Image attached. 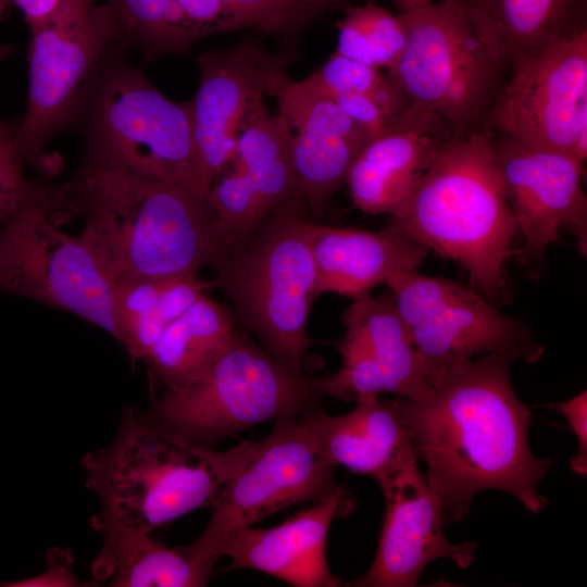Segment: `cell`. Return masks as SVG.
<instances>
[{
	"instance_id": "6da1fadb",
	"label": "cell",
	"mask_w": 587,
	"mask_h": 587,
	"mask_svg": "<svg viewBox=\"0 0 587 587\" xmlns=\"http://www.w3.org/2000/svg\"><path fill=\"white\" fill-rule=\"evenodd\" d=\"M520 359L498 351L452 367L416 398H394L424 476L438 499L444 524L462 521L476 494L501 490L530 513L547 499L538 491L552 460L533 454L527 439L529 408L510 380Z\"/></svg>"
},
{
	"instance_id": "7a4b0ae2",
	"label": "cell",
	"mask_w": 587,
	"mask_h": 587,
	"mask_svg": "<svg viewBox=\"0 0 587 587\" xmlns=\"http://www.w3.org/2000/svg\"><path fill=\"white\" fill-rule=\"evenodd\" d=\"M51 191L59 212L83 218L78 235L112 284L197 274L234 250L207 199L171 182L83 160Z\"/></svg>"
},
{
	"instance_id": "3957f363",
	"label": "cell",
	"mask_w": 587,
	"mask_h": 587,
	"mask_svg": "<svg viewBox=\"0 0 587 587\" xmlns=\"http://www.w3.org/2000/svg\"><path fill=\"white\" fill-rule=\"evenodd\" d=\"M255 449L257 442L243 440L217 451L159 428L143 419L140 409L127 407L113 440L82 459L86 487L100 502L90 524L99 533H152L211 507Z\"/></svg>"
},
{
	"instance_id": "277c9868",
	"label": "cell",
	"mask_w": 587,
	"mask_h": 587,
	"mask_svg": "<svg viewBox=\"0 0 587 587\" xmlns=\"http://www.w3.org/2000/svg\"><path fill=\"white\" fill-rule=\"evenodd\" d=\"M398 232L461 265L490 301L517 255V226L504 196L494 133L483 127L446 143L405 204L389 216Z\"/></svg>"
},
{
	"instance_id": "5b68a950",
	"label": "cell",
	"mask_w": 587,
	"mask_h": 587,
	"mask_svg": "<svg viewBox=\"0 0 587 587\" xmlns=\"http://www.w3.org/2000/svg\"><path fill=\"white\" fill-rule=\"evenodd\" d=\"M321 378H305L238 330L200 378L163 391L142 411L150 424L191 442L214 444L258 424L317 408Z\"/></svg>"
},
{
	"instance_id": "8992f818",
	"label": "cell",
	"mask_w": 587,
	"mask_h": 587,
	"mask_svg": "<svg viewBox=\"0 0 587 587\" xmlns=\"http://www.w3.org/2000/svg\"><path fill=\"white\" fill-rule=\"evenodd\" d=\"M27 105L13 142L25 163L47 165L45 148L77 126L105 67L126 49L108 8L98 0H60L27 23Z\"/></svg>"
},
{
	"instance_id": "52a82bcc",
	"label": "cell",
	"mask_w": 587,
	"mask_h": 587,
	"mask_svg": "<svg viewBox=\"0 0 587 587\" xmlns=\"http://www.w3.org/2000/svg\"><path fill=\"white\" fill-rule=\"evenodd\" d=\"M77 126L84 160L171 182L201 199L190 102L165 97L121 55L105 67Z\"/></svg>"
},
{
	"instance_id": "ba28073f",
	"label": "cell",
	"mask_w": 587,
	"mask_h": 587,
	"mask_svg": "<svg viewBox=\"0 0 587 587\" xmlns=\"http://www.w3.org/2000/svg\"><path fill=\"white\" fill-rule=\"evenodd\" d=\"M405 45L387 78L405 98L446 121L455 137L486 123L502 68L483 43L463 0L400 12Z\"/></svg>"
},
{
	"instance_id": "9c48e42d",
	"label": "cell",
	"mask_w": 587,
	"mask_h": 587,
	"mask_svg": "<svg viewBox=\"0 0 587 587\" xmlns=\"http://www.w3.org/2000/svg\"><path fill=\"white\" fill-rule=\"evenodd\" d=\"M298 213L267 216L253 236L215 267L214 288L234 303L263 348L298 374L310 340L316 272Z\"/></svg>"
},
{
	"instance_id": "30bf717a",
	"label": "cell",
	"mask_w": 587,
	"mask_h": 587,
	"mask_svg": "<svg viewBox=\"0 0 587 587\" xmlns=\"http://www.w3.org/2000/svg\"><path fill=\"white\" fill-rule=\"evenodd\" d=\"M40 186L0 230V291L71 312L116 338L113 284L79 235L59 229Z\"/></svg>"
},
{
	"instance_id": "8fae6325",
	"label": "cell",
	"mask_w": 587,
	"mask_h": 587,
	"mask_svg": "<svg viewBox=\"0 0 587 587\" xmlns=\"http://www.w3.org/2000/svg\"><path fill=\"white\" fill-rule=\"evenodd\" d=\"M385 285L432 387L470 359L505 350L535 363L544 353L521 320L457 282L408 268L392 273Z\"/></svg>"
},
{
	"instance_id": "7c38bea8",
	"label": "cell",
	"mask_w": 587,
	"mask_h": 587,
	"mask_svg": "<svg viewBox=\"0 0 587 587\" xmlns=\"http://www.w3.org/2000/svg\"><path fill=\"white\" fill-rule=\"evenodd\" d=\"M336 467L321 452L300 415L276 420L272 430L257 441L249 461L223 485L205 528L188 547L212 570L237 530L340 490L334 479Z\"/></svg>"
},
{
	"instance_id": "4fadbf2b",
	"label": "cell",
	"mask_w": 587,
	"mask_h": 587,
	"mask_svg": "<svg viewBox=\"0 0 587 587\" xmlns=\"http://www.w3.org/2000/svg\"><path fill=\"white\" fill-rule=\"evenodd\" d=\"M486 123L534 149L587 157V29L514 63Z\"/></svg>"
},
{
	"instance_id": "5bb4252c",
	"label": "cell",
	"mask_w": 587,
	"mask_h": 587,
	"mask_svg": "<svg viewBox=\"0 0 587 587\" xmlns=\"http://www.w3.org/2000/svg\"><path fill=\"white\" fill-rule=\"evenodd\" d=\"M199 86L189 100L202 189L212 184L234 160L236 137L251 101L276 97L294 79L289 61L248 37L236 45L199 54Z\"/></svg>"
},
{
	"instance_id": "9a60e30c",
	"label": "cell",
	"mask_w": 587,
	"mask_h": 587,
	"mask_svg": "<svg viewBox=\"0 0 587 587\" xmlns=\"http://www.w3.org/2000/svg\"><path fill=\"white\" fill-rule=\"evenodd\" d=\"M494 147L504 196L524 240L517 255L526 263L540 262L565 230L576 237V246L586 257L584 162L566 153L527 147L504 135L494 139Z\"/></svg>"
},
{
	"instance_id": "2e32d148",
	"label": "cell",
	"mask_w": 587,
	"mask_h": 587,
	"mask_svg": "<svg viewBox=\"0 0 587 587\" xmlns=\"http://www.w3.org/2000/svg\"><path fill=\"white\" fill-rule=\"evenodd\" d=\"M386 501L384 523L369 571L345 584L354 587H414L425 567L446 558L470 566L477 545L452 544L444 534L439 502L419 467L413 449L380 483Z\"/></svg>"
},
{
	"instance_id": "e0dca14e",
	"label": "cell",
	"mask_w": 587,
	"mask_h": 587,
	"mask_svg": "<svg viewBox=\"0 0 587 587\" xmlns=\"http://www.w3.org/2000/svg\"><path fill=\"white\" fill-rule=\"evenodd\" d=\"M345 323L342 366L321 378L324 396L354 401L383 394L416 398L432 389L389 290L355 297Z\"/></svg>"
},
{
	"instance_id": "ac0fdd59",
	"label": "cell",
	"mask_w": 587,
	"mask_h": 587,
	"mask_svg": "<svg viewBox=\"0 0 587 587\" xmlns=\"http://www.w3.org/2000/svg\"><path fill=\"white\" fill-rule=\"evenodd\" d=\"M454 137L440 116L410 104L354 158L346 179L354 207L371 214H396Z\"/></svg>"
},
{
	"instance_id": "d6986e66",
	"label": "cell",
	"mask_w": 587,
	"mask_h": 587,
	"mask_svg": "<svg viewBox=\"0 0 587 587\" xmlns=\"http://www.w3.org/2000/svg\"><path fill=\"white\" fill-rule=\"evenodd\" d=\"M353 507L341 488L279 525L237 530L225 542L222 557L230 559V569L257 570L296 587L344 586L329 570L326 542L333 520Z\"/></svg>"
},
{
	"instance_id": "ffe728a7",
	"label": "cell",
	"mask_w": 587,
	"mask_h": 587,
	"mask_svg": "<svg viewBox=\"0 0 587 587\" xmlns=\"http://www.w3.org/2000/svg\"><path fill=\"white\" fill-rule=\"evenodd\" d=\"M316 272V297L337 294L358 297L395 272L417 268L427 249L385 228L379 232L336 227L301 220Z\"/></svg>"
},
{
	"instance_id": "44dd1931",
	"label": "cell",
	"mask_w": 587,
	"mask_h": 587,
	"mask_svg": "<svg viewBox=\"0 0 587 587\" xmlns=\"http://www.w3.org/2000/svg\"><path fill=\"white\" fill-rule=\"evenodd\" d=\"M300 419L329 461L377 483L414 449L392 399L362 397L342 415H328L315 408Z\"/></svg>"
},
{
	"instance_id": "7402d4cb",
	"label": "cell",
	"mask_w": 587,
	"mask_h": 587,
	"mask_svg": "<svg viewBox=\"0 0 587 587\" xmlns=\"http://www.w3.org/2000/svg\"><path fill=\"white\" fill-rule=\"evenodd\" d=\"M494 60L517 61L585 29L586 0H463Z\"/></svg>"
},
{
	"instance_id": "603a6c76",
	"label": "cell",
	"mask_w": 587,
	"mask_h": 587,
	"mask_svg": "<svg viewBox=\"0 0 587 587\" xmlns=\"http://www.w3.org/2000/svg\"><path fill=\"white\" fill-rule=\"evenodd\" d=\"M125 48L147 61L185 54L199 39L240 29L220 0H104Z\"/></svg>"
},
{
	"instance_id": "cb8c5ba5",
	"label": "cell",
	"mask_w": 587,
	"mask_h": 587,
	"mask_svg": "<svg viewBox=\"0 0 587 587\" xmlns=\"http://www.w3.org/2000/svg\"><path fill=\"white\" fill-rule=\"evenodd\" d=\"M235 330L225 307L202 295L163 330L143 358L151 383L166 391L200 378Z\"/></svg>"
},
{
	"instance_id": "d4e9b609",
	"label": "cell",
	"mask_w": 587,
	"mask_h": 587,
	"mask_svg": "<svg viewBox=\"0 0 587 587\" xmlns=\"http://www.w3.org/2000/svg\"><path fill=\"white\" fill-rule=\"evenodd\" d=\"M91 565L96 579L114 587H199L212 574L188 546L167 547L152 533L112 529Z\"/></svg>"
},
{
	"instance_id": "484cf974",
	"label": "cell",
	"mask_w": 587,
	"mask_h": 587,
	"mask_svg": "<svg viewBox=\"0 0 587 587\" xmlns=\"http://www.w3.org/2000/svg\"><path fill=\"white\" fill-rule=\"evenodd\" d=\"M291 127L254 98L236 137L234 166L245 173L271 214L299 213L302 196L290 164Z\"/></svg>"
},
{
	"instance_id": "4316f807",
	"label": "cell",
	"mask_w": 587,
	"mask_h": 587,
	"mask_svg": "<svg viewBox=\"0 0 587 587\" xmlns=\"http://www.w3.org/2000/svg\"><path fill=\"white\" fill-rule=\"evenodd\" d=\"M366 142L321 128H301L292 133V174L303 202L313 213L322 212L346 183L354 158Z\"/></svg>"
},
{
	"instance_id": "83f0119b",
	"label": "cell",
	"mask_w": 587,
	"mask_h": 587,
	"mask_svg": "<svg viewBox=\"0 0 587 587\" xmlns=\"http://www.w3.org/2000/svg\"><path fill=\"white\" fill-rule=\"evenodd\" d=\"M405 45V29L399 14L372 1L348 7L338 24L336 52L379 70L391 68Z\"/></svg>"
},
{
	"instance_id": "f1b7e54d",
	"label": "cell",
	"mask_w": 587,
	"mask_h": 587,
	"mask_svg": "<svg viewBox=\"0 0 587 587\" xmlns=\"http://www.w3.org/2000/svg\"><path fill=\"white\" fill-rule=\"evenodd\" d=\"M240 29H254L280 40L278 51L289 62L297 55L295 42L301 32L326 13L346 10L349 0H220Z\"/></svg>"
},
{
	"instance_id": "f546056e",
	"label": "cell",
	"mask_w": 587,
	"mask_h": 587,
	"mask_svg": "<svg viewBox=\"0 0 587 587\" xmlns=\"http://www.w3.org/2000/svg\"><path fill=\"white\" fill-rule=\"evenodd\" d=\"M207 201L234 251L242 247L271 215L248 177L235 166L212 184Z\"/></svg>"
},
{
	"instance_id": "4dcf8cb0",
	"label": "cell",
	"mask_w": 587,
	"mask_h": 587,
	"mask_svg": "<svg viewBox=\"0 0 587 587\" xmlns=\"http://www.w3.org/2000/svg\"><path fill=\"white\" fill-rule=\"evenodd\" d=\"M327 95L363 93L375 98L391 117L410 104L382 70L365 65L336 51L307 77Z\"/></svg>"
},
{
	"instance_id": "1f68e13d",
	"label": "cell",
	"mask_w": 587,
	"mask_h": 587,
	"mask_svg": "<svg viewBox=\"0 0 587 587\" xmlns=\"http://www.w3.org/2000/svg\"><path fill=\"white\" fill-rule=\"evenodd\" d=\"M14 126L0 120V225L40 188L24 174L25 161L13 142Z\"/></svg>"
},
{
	"instance_id": "d6a6232c",
	"label": "cell",
	"mask_w": 587,
	"mask_h": 587,
	"mask_svg": "<svg viewBox=\"0 0 587 587\" xmlns=\"http://www.w3.org/2000/svg\"><path fill=\"white\" fill-rule=\"evenodd\" d=\"M329 96L371 138L385 132L396 118L391 117L382 104L371 96L363 93Z\"/></svg>"
},
{
	"instance_id": "836d02e7",
	"label": "cell",
	"mask_w": 587,
	"mask_h": 587,
	"mask_svg": "<svg viewBox=\"0 0 587 587\" xmlns=\"http://www.w3.org/2000/svg\"><path fill=\"white\" fill-rule=\"evenodd\" d=\"M566 419L578 441V452L571 460L572 471L586 476L587 473V391L583 390L575 397L557 403L546 404Z\"/></svg>"
},
{
	"instance_id": "e575fe53",
	"label": "cell",
	"mask_w": 587,
	"mask_h": 587,
	"mask_svg": "<svg viewBox=\"0 0 587 587\" xmlns=\"http://www.w3.org/2000/svg\"><path fill=\"white\" fill-rule=\"evenodd\" d=\"M60 0H14L24 13L27 23L48 14Z\"/></svg>"
},
{
	"instance_id": "d590c367",
	"label": "cell",
	"mask_w": 587,
	"mask_h": 587,
	"mask_svg": "<svg viewBox=\"0 0 587 587\" xmlns=\"http://www.w3.org/2000/svg\"><path fill=\"white\" fill-rule=\"evenodd\" d=\"M400 9L401 12H411L425 9L432 5L433 0H392Z\"/></svg>"
},
{
	"instance_id": "8d00e7d4",
	"label": "cell",
	"mask_w": 587,
	"mask_h": 587,
	"mask_svg": "<svg viewBox=\"0 0 587 587\" xmlns=\"http://www.w3.org/2000/svg\"><path fill=\"white\" fill-rule=\"evenodd\" d=\"M7 47L0 46V60L7 54Z\"/></svg>"
},
{
	"instance_id": "74e56055",
	"label": "cell",
	"mask_w": 587,
	"mask_h": 587,
	"mask_svg": "<svg viewBox=\"0 0 587 587\" xmlns=\"http://www.w3.org/2000/svg\"><path fill=\"white\" fill-rule=\"evenodd\" d=\"M3 2H4V0H0V7H1V4H2Z\"/></svg>"
}]
</instances>
